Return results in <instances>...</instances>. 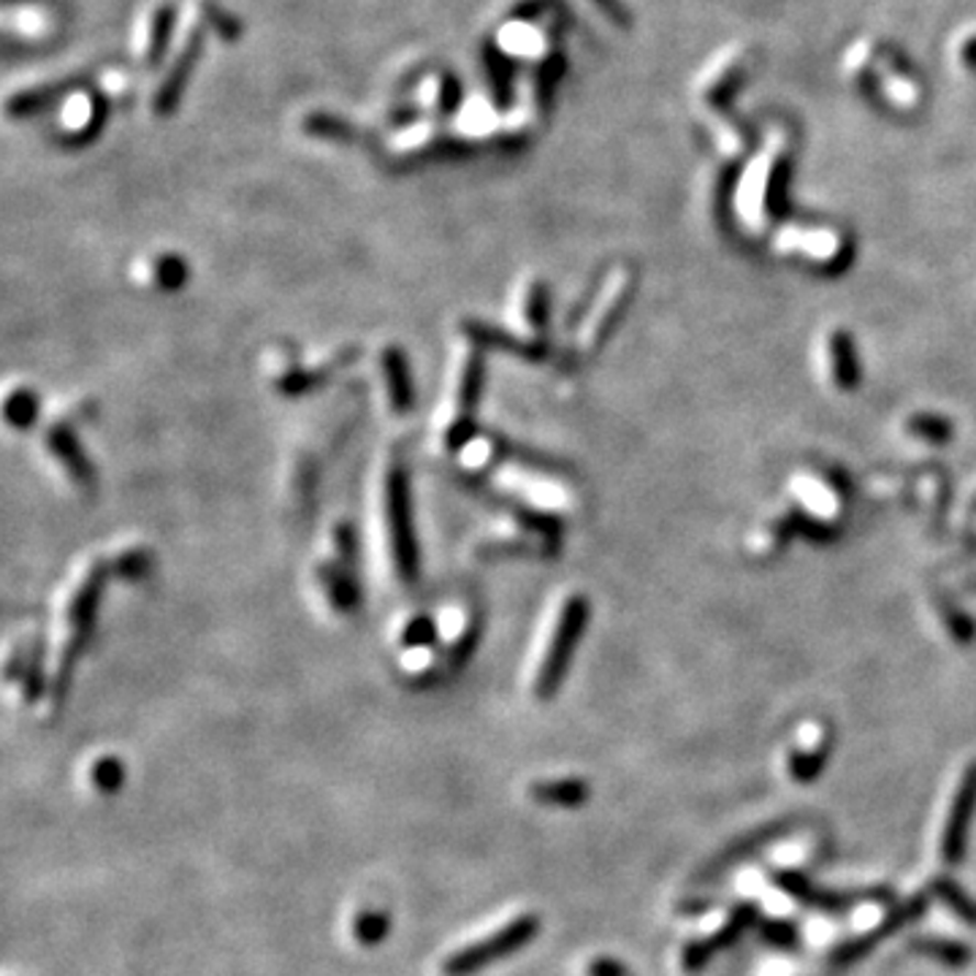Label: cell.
<instances>
[{
  "instance_id": "6da1fadb",
  "label": "cell",
  "mask_w": 976,
  "mask_h": 976,
  "mask_svg": "<svg viewBox=\"0 0 976 976\" xmlns=\"http://www.w3.org/2000/svg\"><path fill=\"white\" fill-rule=\"evenodd\" d=\"M380 526L393 573L402 580L415 578V543H412L410 529V504H407L404 473L399 464H388L386 473H382Z\"/></svg>"
},
{
  "instance_id": "2e32d148",
  "label": "cell",
  "mask_w": 976,
  "mask_h": 976,
  "mask_svg": "<svg viewBox=\"0 0 976 976\" xmlns=\"http://www.w3.org/2000/svg\"><path fill=\"white\" fill-rule=\"evenodd\" d=\"M828 754H830V748L824 746H817V748H798V752H792V757H789V773H792V778L795 781H800V784H811L813 778H819V773L824 770V765H828Z\"/></svg>"
},
{
  "instance_id": "ffe728a7",
  "label": "cell",
  "mask_w": 976,
  "mask_h": 976,
  "mask_svg": "<svg viewBox=\"0 0 976 976\" xmlns=\"http://www.w3.org/2000/svg\"><path fill=\"white\" fill-rule=\"evenodd\" d=\"M759 935L773 946H781V950H792L798 944V928L792 922L781 920H765L759 922Z\"/></svg>"
},
{
  "instance_id": "30bf717a",
  "label": "cell",
  "mask_w": 976,
  "mask_h": 976,
  "mask_svg": "<svg viewBox=\"0 0 976 976\" xmlns=\"http://www.w3.org/2000/svg\"><path fill=\"white\" fill-rule=\"evenodd\" d=\"M626 290H630V282H626L624 275H619V280L608 282L606 293H602V299L597 301L600 307H597L595 315H591V323H584V329H580V336H578L580 353L595 351V347L600 345V340L606 336V329H610V321L619 315L621 301L626 299Z\"/></svg>"
},
{
  "instance_id": "603a6c76",
  "label": "cell",
  "mask_w": 976,
  "mask_h": 976,
  "mask_svg": "<svg viewBox=\"0 0 976 976\" xmlns=\"http://www.w3.org/2000/svg\"><path fill=\"white\" fill-rule=\"evenodd\" d=\"M589 976H626V968L613 957H597V961H591Z\"/></svg>"
},
{
  "instance_id": "9a60e30c",
  "label": "cell",
  "mask_w": 976,
  "mask_h": 976,
  "mask_svg": "<svg viewBox=\"0 0 976 976\" xmlns=\"http://www.w3.org/2000/svg\"><path fill=\"white\" fill-rule=\"evenodd\" d=\"M931 890H933L935 898H939L941 903L952 911V914L961 917V920L968 922V925H976V900L966 890H963L957 881L939 876V879H935L931 885Z\"/></svg>"
},
{
  "instance_id": "52a82bcc",
  "label": "cell",
  "mask_w": 976,
  "mask_h": 976,
  "mask_svg": "<svg viewBox=\"0 0 976 976\" xmlns=\"http://www.w3.org/2000/svg\"><path fill=\"white\" fill-rule=\"evenodd\" d=\"M976 813V765H968L961 778L955 798H952L950 817H946L944 833H941V857L946 865H957L966 854L968 828Z\"/></svg>"
},
{
  "instance_id": "5b68a950",
  "label": "cell",
  "mask_w": 976,
  "mask_h": 976,
  "mask_svg": "<svg viewBox=\"0 0 976 976\" xmlns=\"http://www.w3.org/2000/svg\"><path fill=\"white\" fill-rule=\"evenodd\" d=\"M318 584L334 610H351L356 602V575H353L351 529L336 526L329 537V554L318 565Z\"/></svg>"
},
{
  "instance_id": "d6986e66",
  "label": "cell",
  "mask_w": 976,
  "mask_h": 976,
  "mask_svg": "<svg viewBox=\"0 0 976 976\" xmlns=\"http://www.w3.org/2000/svg\"><path fill=\"white\" fill-rule=\"evenodd\" d=\"M92 784L101 795H118L125 784V768L118 757H101L92 765Z\"/></svg>"
},
{
  "instance_id": "8fae6325",
  "label": "cell",
  "mask_w": 976,
  "mask_h": 976,
  "mask_svg": "<svg viewBox=\"0 0 976 976\" xmlns=\"http://www.w3.org/2000/svg\"><path fill=\"white\" fill-rule=\"evenodd\" d=\"M537 803L554 809H580L589 800L591 787L584 778H554V781H534L529 789Z\"/></svg>"
},
{
  "instance_id": "5bb4252c",
  "label": "cell",
  "mask_w": 976,
  "mask_h": 976,
  "mask_svg": "<svg viewBox=\"0 0 976 976\" xmlns=\"http://www.w3.org/2000/svg\"><path fill=\"white\" fill-rule=\"evenodd\" d=\"M46 445H49V451L55 453V456L60 458L63 464H66V469H68V473H71L74 484H79V486L90 484V467H85V458L79 456L77 445H74L71 429H68V426H55L49 432V440H46Z\"/></svg>"
},
{
  "instance_id": "e0dca14e",
  "label": "cell",
  "mask_w": 976,
  "mask_h": 976,
  "mask_svg": "<svg viewBox=\"0 0 976 976\" xmlns=\"http://www.w3.org/2000/svg\"><path fill=\"white\" fill-rule=\"evenodd\" d=\"M388 931H391V920L382 911H364L353 925V933L362 946H380L388 939Z\"/></svg>"
},
{
  "instance_id": "7a4b0ae2",
  "label": "cell",
  "mask_w": 976,
  "mask_h": 976,
  "mask_svg": "<svg viewBox=\"0 0 976 976\" xmlns=\"http://www.w3.org/2000/svg\"><path fill=\"white\" fill-rule=\"evenodd\" d=\"M584 615L586 602L580 597H567L554 613V619H551L548 637L543 643V656H540L537 673H534V695L540 700H548L559 689L569 665V656H573L575 643H578Z\"/></svg>"
},
{
  "instance_id": "7c38bea8",
  "label": "cell",
  "mask_w": 976,
  "mask_h": 976,
  "mask_svg": "<svg viewBox=\"0 0 976 976\" xmlns=\"http://www.w3.org/2000/svg\"><path fill=\"white\" fill-rule=\"evenodd\" d=\"M911 950L946 968H963L974 961L972 946L955 939H917L911 941Z\"/></svg>"
},
{
  "instance_id": "9c48e42d",
  "label": "cell",
  "mask_w": 976,
  "mask_h": 976,
  "mask_svg": "<svg viewBox=\"0 0 976 976\" xmlns=\"http://www.w3.org/2000/svg\"><path fill=\"white\" fill-rule=\"evenodd\" d=\"M773 881L778 885V890H784L787 895H792L795 900H800L803 906L809 909L824 911V914H844L846 909H852L863 895L854 892H835V890H824V887L813 885L809 876H803L800 870H778L773 874Z\"/></svg>"
},
{
  "instance_id": "3957f363",
  "label": "cell",
  "mask_w": 976,
  "mask_h": 976,
  "mask_svg": "<svg viewBox=\"0 0 976 976\" xmlns=\"http://www.w3.org/2000/svg\"><path fill=\"white\" fill-rule=\"evenodd\" d=\"M540 933V920L534 914H521L515 920H510L508 925H502L499 931H493L488 939L475 941V944L464 946V950L453 952L451 957L443 963L445 976H473L484 968L493 966L497 961L515 955L519 950L532 944Z\"/></svg>"
},
{
  "instance_id": "ba28073f",
  "label": "cell",
  "mask_w": 976,
  "mask_h": 976,
  "mask_svg": "<svg viewBox=\"0 0 976 976\" xmlns=\"http://www.w3.org/2000/svg\"><path fill=\"white\" fill-rule=\"evenodd\" d=\"M754 922H757V909H754V906H737V909L732 911L730 920L724 922L717 933L687 944V950H684V968H687V972H700V968H706L708 963L713 961V955H719V952L735 944V941L743 935V931L752 928Z\"/></svg>"
},
{
  "instance_id": "8992f818",
  "label": "cell",
  "mask_w": 976,
  "mask_h": 976,
  "mask_svg": "<svg viewBox=\"0 0 976 976\" xmlns=\"http://www.w3.org/2000/svg\"><path fill=\"white\" fill-rule=\"evenodd\" d=\"M925 909H928L925 895H917V898L906 900V903H900L898 909H892L890 914H887L885 920L874 928V931L865 933V935H857V939L841 944L839 950L833 952V957H830V961H833L835 966H852V963L863 961V957H868V952H874L876 946L887 939V935H895L900 931V928H906V925H911V922L920 920V917L925 914Z\"/></svg>"
},
{
  "instance_id": "ac0fdd59",
  "label": "cell",
  "mask_w": 976,
  "mask_h": 976,
  "mask_svg": "<svg viewBox=\"0 0 976 976\" xmlns=\"http://www.w3.org/2000/svg\"><path fill=\"white\" fill-rule=\"evenodd\" d=\"M830 353H833V362H830V375L839 386H850L854 380V358H852V345L850 336L833 334L828 342Z\"/></svg>"
},
{
  "instance_id": "44dd1931",
  "label": "cell",
  "mask_w": 976,
  "mask_h": 976,
  "mask_svg": "<svg viewBox=\"0 0 976 976\" xmlns=\"http://www.w3.org/2000/svg\"><path fill=\"white\" fill-rule=\"evenodd\" d=\"M33 412H36V404L27 391H16L5 399V415L14 426H27L33 421Z\"/></svg>"
},
{
  "instance_id": "7402d4cb",
  "label": "cell",
  "mask_w": 976,
  "mask_h": 976,
  "mask_svg": "<svg viewBox=\"0 0 976 976\" xmlns=\"http://www.w3.org/2000/svg\"><path fill=\"white\" fill-rule=\"evenodd\" d=\"M179 280H182V264H179V258H158V264H155V285L171 290L177 288Z\"/></svg>"
},
{
  "instance_id": "4fadbf2b",
  "label": "cell",
  "mask_w": 976,
  "mask_h": 976,
  "mask_svg": "<svg viewBox=\"0 0 976 976\" xmlns=\"http://www.w3.org/2000/svg\"><path fill=\"white\" fill-rule=\"evenodd\" d=\"M382 375H386V388L388 399L397 410H404L412 402V388H410V371H407V362L397 347H388L386 358H382Z\"/></svg>"
},
{
  "instance_id": "277c9868",
  "label": "cell",
  "mask_w": 976,
  "mask_h": 976,
  "mask_svg": "<svg viewBox=\"0 0 976 976\" xmlns=\"http://www.w3.org/2000/svg\"><path fill=\"white\" fill-rule=\"evenodd\" d=\"M453 386L447 393V402L440 418V437L445 445H458L467 437V421L473 415V407L478 404L480 393V356L475 347H464L453 366Z\"/></svg>"
}]
</instances>
